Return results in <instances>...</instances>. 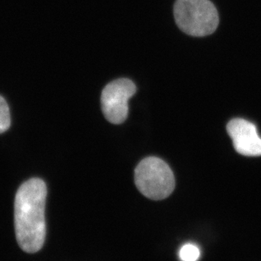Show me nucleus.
<instances>
[{"label": "nucleus", "mask_w": 261, "mask_h": 261, "mask_svg": "<svg viewBox=\"0 0 261 261\" xmlns=\"http://www.w3.org/2000/svg\"><path fill=\"white\" fill-rule=\"evenodd\" d=\"M46 198L45 182L38 178L24 182L15 195V236L20 249L27 253L39 251L45 241Z\"/></svg>", "instance_id": "f257e3e1"}, {"label": "nucleus", "mask_w": 261, "mask_h": 261, "mask_svg": "<svg viewBox=\"0 0 261 261\" xmlns=\"http://www.w3.org/2000/svg\"><path fill=\"white\" fill-rule=\"evenodd\" d=\"M174 16L178 28L193 37L211 35L219 25L218 12L210 0H176Z\"/></svg>", "instance_id": "f03ea898"}, {"label": "nucleus", "mask_w": 261, "mask_h": 261, "mask_svg": "<svg viewBox=\"0 0 261 261\" xmlns=\"http://www.w3.org/2000/svg\"><path fill=\"white\" fill-rule=\"evenodd\" d=\"M135 184L141 194L153 200L168 198L175 189V177L170 166L157 157H148L135 170Z\"/></svg>", "instance_id": "7ed1b4c3"}, {"label": "nucleus", "mask_w": 261, "mask_h": 261, "mask_svg": "<svg viewBox=\"0 0 261 261\" xmlns=\"http://www.w3.org/2000/svg\"><path fill=\"white\" fill-rule=\"evenodd\" d=\"M135 84L126 78L109 83L102 91L101 106L106 118L111 123L121 124L128 116V101L136 93Z\"/></svg>", "instance_id": "20e7f679"}, {"label": "nucleus", "mask_w": 261, "mask_h": 261, "mask_svg": "<svg viewBox=\"0 0 261 261\" xmlns=\"http://www.w3.org/2000/svg\"><path fill=\"white\" fill-rule=\"evenodd\" d=\"M226 130L238 153L250 157L261 156V138L254 124L244 119H233L229 121Z\"/></svg>", "instance_id": "39448f33"}, {"label": "nucleus", "mask_w": 261, "mask_h": 261, "mask_svg": "<svg viewBox=\"0 0 261 261\" xmlns=\"http://www.w3.org/2000/svg\"><path fill=\"white\" fill-rule=\"evenodd\" d=\"M200 257V249L194 244H184L179 251L181 261H198Z\"/></svg>", "instance_id": "423d86ee"}, {"label": "nucleus", "mask_w": 261, "mask_h": 261, "mask_svg": "<svg viewBox=\"0 0 261 261\" xmlns=\"http://www.w3.org/2000/svg\"><path fill=\"white\" fill-rule=\"evenodd\" d=\"M10 126V109L5 98L0 96V133H5Z\"/></svg>", "instance_id": "0eeeda50"}]
</instances>
